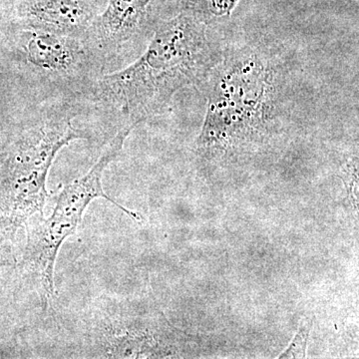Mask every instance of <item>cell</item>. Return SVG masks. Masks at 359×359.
<instances>
[{"label": "cell", "instance_id": "obj_1", "mask_svg": "<svg viewBox=\"0 0 359 359\" xmlns=\"http://www.w3.org/2000/svg\"><path fill=\"white\" fill-rule=\"evenodd\" d=\"M205 18L180 8L158 26L131 65L105 73L83 97L86 110L114 120L118 131L162 115L175 95L207 80L222 56Z\"/></svg>", "mask_w": 359, "mask_h": 359}, {"label": "cell", "instance_id": "obj_2", "mask_svg": "<svg viewBox=\"0 0 359 359\" xmlns=\"http://www.w3.org/2000/svg\"><path fill=\"white\" fill-rule=\"evenodd\" d=\"M86 107L82 97L42 100L23 122L0 164V238L13 240L33 218L44 217L46 182L58 153L72 142L91 140L75 120Z\"/></svg>", "mask_w": 359, "mask_h": 359}, {"label": "cell", "instance_id": "obj_3", "mask_svg": "<svg viewBox=\"0 0 359 359\" xmlns=\"http://www.w3.org/2000/svg\"><path fill=\"white\" fill-rule=\"evenodd\" d=\"M207 80L201 147L226 149L262 138L283 114L282 75L263 51L247 46L222 54Z\"/></svg>", "mask_w": 359, "mask_h": 359}, {"label": "cell", "instance_id": "obj_4", "mask_svg": "<svg viewBox=\"0 0 359 359\" xmlns=\"http://www.w3.org/2000/svg\"><path fill=\"white\" fill-rule=\"evenodd\" d=\"M75 328L72 358H164L177 353L174 330L157 309L142 311L137 302L102 294L85 309Z\"/></svg>", "mask_w": 359, "mask_h": 359}, {"label": "cell", "instance_id": "obj_5", "mask_svg": "<svg viewBox=\"0 0 359 359\" xmlns=\"http://www.w3.org/2000/svg\"><path fill=\"white\" fill-rule=\"evenodd\" d=\"M132 130L123 128L116 132L91 169L63 187L48 218H36L35 223L27 224L29 228L23 263L39 280L48 306H51L55 297L54 269L59 250L68 238L76 233L90 203L96 199L107 200L131 218L140 221L136 212L129 211L108 196L102 185L104 172L121 152Z\"/></svg>", "mask_w": 359, "mask_h": 359}, {"label": "cell", "instance_id": "obj_6", "mask_svg": "<svg viewBox=\"0 0 359 359\" xmlns=\"http://www.w3.org/2000/svg\"><path fill=\"white\" fill-rule=\"evenodd\" d=\"M13 49L21 77L42 98H83L105 74L84 37L18 26Z\"/></svg>", "mask_w": 359, "mask_h": 359}, {"label": "cell", "instance_id": "obj_7", "mask_svg": "<svg viewBox=\"0 0 359 359\" xmlns=\"http://www.w3.org/2000/svg\"><path fill=\"white\" fill-rule=\"evenodd\" d=\"M181 8V0H107L84 34L104 73L140 56L158 26Z\"/></svg>", "mask_w": 359, "mask_h": 359}, {"label": "cell", "instance_id": "obj_8", "mask_svg": "<svg viewBox=\"0 0 359 359\" xmlns=\"http://www.w3.org/2000/svg\"><path fill=\"white\" fill-rule=\"evenodd\" d=\"M107 0H16L20 27L83 37Z\"/></svg>", "mask_w": 359, "mask_h": 359}, {"label": "cell", "instance_id": "obj_9", "mask_svg": "<svg viewBox=\"0 0 359 359\" xmlns=\"http://www.w3.org/2000/svg\"><path fill=\"white\" fill-rule=\"evenodd\" d=\"M241 0H181V8L190 9L208 22L228 18Z\"/></svg>", "mask_w": 359, "mask_h": 359}, {"label": "cell", "instance_id": "obj_10", "mask_svg": "<svg viewBox=\"0 0 359 359\" xmlns=\"http://www.w3.org/2000/svg\"><path fill=\"white\" fill-rule=\"evenodd\" d=\"M313 325V318H306L302 320L299 332L295 335L289 348L282 353L280 358H306V347L311 327Z\"/></svg>", "mask_w": 359, "mask_h": 359}]
</instances>
